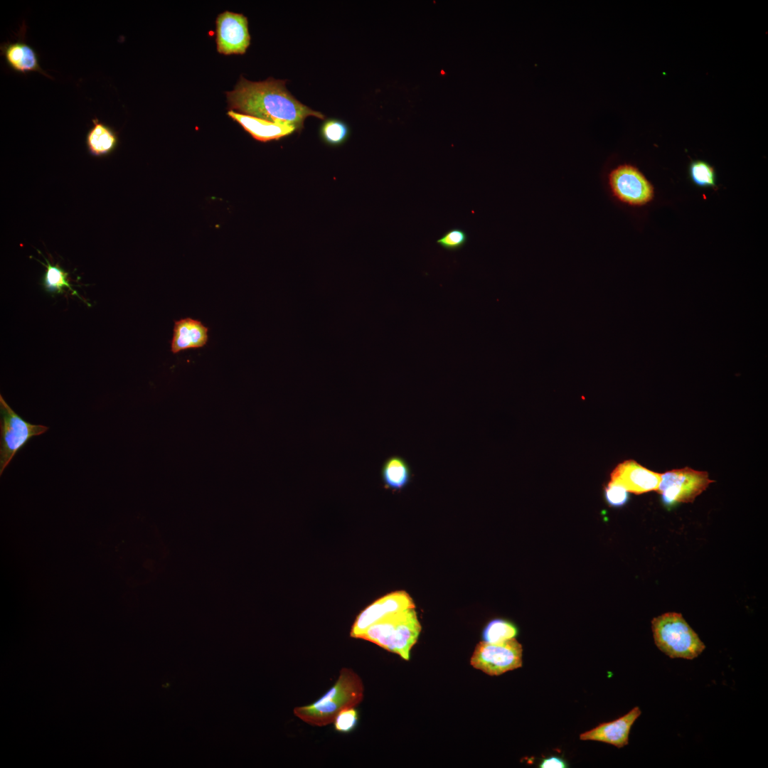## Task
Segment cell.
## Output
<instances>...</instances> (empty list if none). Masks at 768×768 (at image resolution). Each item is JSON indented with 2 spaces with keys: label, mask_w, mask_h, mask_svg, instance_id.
<instances>
[{
  "label": "cell",
  "mask_w": 768,
  "mask_h": 768,
  "mask_svg": "<svg viewBox=\"0 0 768 768\" xmlns=\"http://www.w3.org/2000/svg\"><path fill=\"white\" fill-rule=\"evenodd\" d=\"M115 545V567L133 583L145 582L161 569L164 546L158 535H121Z\"/></svg>",
  "instance_id": "obj_2"
},
{
  "label": "cell",
  "mask_w": 768,
  "mask_h": 768,
  "mask_svg": "<svg viewBox=\"0 0 768 768\" xmlns=\"http://www.w3.org/2000/svg\"><path fill=\"white\" fill-rule=\"evenodd\" d=\"M604 496L609 506L619 507L627 502L629 493L620 484L610 481L604 489Z\"/></svg>",
  "instance_id": "obj_24"
},
{
  "label": "cell",
  "mask_w": 768,
  "mask_h": 768,
  "mask_svg": "<svg viewBox=\"0 0 768 768\" xmlns=\"http://www.w3.org/2000/svg\"><path fill=\"white\" fill-rule=\"evenodd\" d=\"M656 647L671 658L692 660L705 649V644L681 614L666 612L651 620Z\"/></svg>",
  "instance_id": "obj_5"
},
{
  "label": "cell",
  "mask_w": 768,
  "mask_h": 768,
  "mask_svg": "<svg viewBox=\"0 0 768 768\" xmlns=\"http://www.w3.org/2000/svg\"><path fill=\"white\" fill-rule=\"evenodd\" d=\"M24 33L25 26L22 25L17 41L1 44V53L6 64L12 70L18 73L26 74L30 72H38L51 78L41 68L37 53L24 41Z\"/></svg>",
  "instance_id": "obj_14"
},
{
  "label": "cell",
  "mask_w": 768,
  "mask_h": 768,
  "mask_svg": "<svg viewBox=\"0 0 768 768\" xmlns=\"http://www.w3.org/2000/svg\"><path fill=\"white\" fill-rule=\"evenodd\" d=\"M523 649L515 639L500 643L481 641L471 658L475 668L489 676H499L522 666Z\"/></svg>",
  "instance_id": "obj_8"
},
{
  "label": "cell",
  "mask_w": 768,
  "mask_h": 768,
  "mask_svg": "<svg viewBox=\"0 0 768 768\" xmlns=\"http://www.w3.org/2000/svg\"><path fill=\"white\" fill-rule=\"evenodd\" d=\"M415 607L413 600L405 591H396L385 594L358 614L352 625L350 636L359 639L373 624L392 614Z\"/></svg>",
  "instance_id": "obj_10"
},
{
  "label": "cell",
  "mask_w": 768,
  "mask_h": 768,
  "mask_svg": "<svg viewBox=\"0 0 768 768\" xmlns=\"http://www.w3.org/2000/svg\"><path fill=\"white\" fill-rule=\"evenodd\" d=\"M93 126L86 135V145L89 153L96 157L105 156L114 151L118 144V137L112 127L92 119Z\"/></svg>",
  "instance_id": "obj_17"
},
{
  "label": "cell",
  "mask_w": 768,
  "mask_h": 768,
  "mask_svg": "<svg viewBox=\"0 0 768 768\" xmlns=\"http://www.w3.org/2000/svg\"><path fill=\"white\" fill-rule=\"evenodd\" d=\"M208 340V328L190 317L174 321L171 351L176 354L188 349L203 347Z\"/></svg>",
  "instance_id": "obj_15"
},
{
  "label": "cell",
  "mask_w": 768,
  "mask_h": 768,
  "mask_svg": "<svg viewBox=\"0 0 768 768\" xmlns=\"http://www.w3.org/2000/svg\"><path fill=\"white\" fill-rule=\"evenodd\" d=\"M641 711L638 706L624 715L610 722H603L592 730L580 734L581 740H592L607 743L622 748L629 743L631 728Z\"/></svg>",
  "instance_id": "obj_13"
},
{
  "label": "cell",
  "mask_w": 768,
  "mask_h": 768,
  "mask_svg": "<svg viewBox=\"0 0 768 768\" xmlns=\"http://www.w3.org/2000/svg\"><path fill=\"white\" fill-rule=\"evenodd\" d=\"M285 80L269 78L251 82L241 77L230 92H226L228 107L240 113L272 122L294 126L299 132L308 117L324 119V115L301 103L287 90Z\"/></svg>",
  "instance_id": "obj_1"
},
{
  "label": "cell",
  "mask_w": 768,
  "mask_h": 768,
  "mask_svg": "<svg viewBox=\"0 0 768 768\" xmlns=\"http://www.w3.org/2000/svg\"><path fill=\"white\" fill-rule=\"evenodd\" d=\"M608 185L614 198L631 206H642L651 202L654 196L652 184L635 166L622 164L608 174Z\"/></svg>",
  "instance_id": "obj_9"
},
{
  "label": "cell",
  "mask_w": 768,
  "mask_h": 768,
  "mask_svg": "<svg viewBox=\"0 0 768 768\" xmlns=\"http://www.w3.org/2000/svg\"><path fill=\"white\" fill-rule=\"evenodd\" d=\"M228 114L238 122L256 140H277L297 131L291 124L272 122L256 117L229 110Z\"/></svg>",
  "instance_id": "obj_16"
},
{
  "label": "cell",
  "mask_w": 768,
  "mask_h": 768,
  "mask_svg": "<svg viewBox=\"0 0 768 768\" xmlns=\"http://www.w3.org/2000/svg\"><path fill=\"white\" fill-rule=\"evenodd\" d=\"M518 634L517 627L511 622L495 619L489 622L483 630V641L487 643H500L515 638Z\"/></svg>",
  "instance_id": "obj_20"
},
{
  "label": "cell",
  "mask_w": 768,
  "mask_h": 768,
  "mask_svg": "<svg viewBox=\"0 0 768 768\" xmlns=\"http://www.w3.org/2000/svg\"><path fill=\"white\" fill-rule=\"evenodd\" d=\"M713 482L706 471L685 467L661 474L656 491L661 495L663 503L671 506L693 502Z\"/></svg>",
  "instance_id": "obj_7"
},
{
  "label": "cell",
  "mask_w": 768,
  "mask_h": 768,
  "mask_svg": "<svg viewBox=\"0 0 768 768\" xmlns=\"http://www.w3.org/2000/svg\"><path fill=\"white\" fill-rule=\"evenodd\" d=\"M363 684L352 669L343 668L335 684L311 704L297 707L294 714L304 722L318 727L334 722L343 710L356 707L363 698Z\"/></svg>",
  "instance_id": "obj_3"
},
{
  "label": "cell",
  "mask_w": 768,
  "mask_h": 768,
  "mask_svg": "<svg viewBox=\"0 0 768 768\" xmlns=\"http://www.w3.org/2000/svg\"><path fill=\"white\" fill-rule=\"evenodd\" d=\"M421 625L415 608L392 614L367 629L359 637L409 660Z\"/></svg>",
  "instance_id": "obj_4"
},
{
  "label": "cell",
  "mask_w": 768,
  "mask_h": 768,
  "mask_svg": "<svg viewBox=\"0 0 768 768\" xmlns=\"http://www.w3.org/2000/svg\"><path fill=\"white\" fill-rule=\"evenodd\" d=\"M217 50L220 53L243 54L250 46V36L247 18L225 11L216 19Z\"/></svg>",
  "instance_id": "obj_11"
},
{
  "label": "cell",
  "mask_w": 768,
  "mask_h": 768,
  "mask_svg": "<svg viewBox=\"0 0 768 768\" xmlns=\"http://www.w3.org/2000/svg\"><path fill=\"white\" fill-rule=\"evenodd\" d=\"M468 241V235L462 229L452 228L445 232L437 240V244L447 251H457L462 249Z\"/></svg>",
  "instance_id": "obj_23"
},
{
  "label": "cell",
  "mask_w": 768,
  "mask_h": 768,
  "mask_svg": "<svg viewBox=\"0 0 768 768\" xmlns=\"http://www.w3.org/2000/svg\"><path fill=\"white\" fill-rule=\"evenodd\" d=\"M661 476V474L649 470L634 460H626L612 471L610 481L620 484L627 491L641 494L656 491Z\"/></svg>",
  "instance_id": "obj_12"
},
{
  "label": "cell",
  "mask_w": 768,
  "mask_h": 768,
  "mask_svg": "<svg viewBox=\"0 0 768 768\" xmlns=\"http://www.w3.org/2000/svg\"><path fill=\"white\" fill-rule=\"evenodd\" d=\"M380 475L386 489L400 491L410 483L412 473L408 462L404 458L394 455L383 462Z\"/></svg>",
  "instance_id": "obj_18"
},
{
  "label": "cell",
  "mask_w": 768,
  "mask_h": 768,
  "mask_svg": "<svg viewBox=\"0 0 768 768\" xmlns=\"http://www.w3.org/2000/svg\"><path fill=\"white\" fill-rule=\"evenodd\" d=\"M358 722V713L354 708H351L341 711L335 718L334 728L341 732H348L356 725Z\"/></svg>",
  "instance_id": "obj_25"
},
{
  "label": "cell",
  "mask_w": 768,
  "mask_h": 768,
  "mask_svg": "<svg viewBox=\"0 0 768 768\" xmlns=\"http://www.w3.org/2000/svg\"><path fill=\"white\" fill-rule=\"evenodd\" d=\"M45 260L46 264L41 262L46 268L43 277V285L45 290L50 293H63L64 288L67 287L73 292V294H77V292L72 289L69 283L68 273L58 265H51L46 258Z\"/></svg>",
  "instance_id": "obj_19"
},
{
  "label": "cell",
  "mask_w": 768,
  "mask_h": 768,
  "mask_svg": "<svg viewBox=\"0 0 768 768\" xmlns=\"http://www.w3.org/2000/svg\"><path fill=\"white\" fill-rule=\"evenodd\" d=\"M689 174L692 181L698 186L714 188L716 186L715 169L705 161H693L689 166Z\"/></svg>",
  "instance_id": "obj_22"
},
{
  "label": "cell",
  "mask_w": 768,
  "mask_h": 768,
  "mask_svg": "<svg viewBox=\"0 0 768 768\" xmlns=\"http://www.w3.org/2000/svg\"><path fill=\"white\" fill-rule=\"evenodd\" d=\"M0 475L16 454L33 437L44 434L47 426L33 425L18 415L0 395Z\"/></svg>",
  "instance_id": "obj_6"
},
{
  "label": "cell",
  "mask_w": 768,
  "mask_h": 768,
  "mask_svg": "<svg viewBox=\"0 0 768 768\" xmlns=\"http://www.w3.org/2000/svg\"><path fill=\"white\" fill-rule=\"evenodd\" d=\"M321 139L331 146L343 144L349 136L348 125L341 120L329 119L324 122L319 130Z\"/></svg>",
  "instance_id": "obj_21"
},
{
  "label": "cell",
  "mask_w": 768,
  "mask_h": 768,
  "mask_svg": "<svg viewBox=\"0 0 768 768\" xmlns=\"http://www.w3.org/2000/svg\"><path fill=\"white\" fill-rule=\"evenodd\" d=\"M540 768H566L567 764L566 761L557 756H550L543 759L539 764Z\"/></svg>",
  "instance_id": "obj_26"
}]
</instances>
